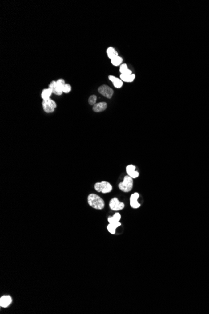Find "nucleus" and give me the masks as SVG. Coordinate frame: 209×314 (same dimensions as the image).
Returning a JSON list of instances; mask_svg holds the SVG:
<instances>
[{"label":"nucleus","instance_id":"obj_4","mask_svg":"<svg viewBox=\"0 0 209 314\" xmlns=\"http://www.w3.org/2000/svg\"><path fill=\"white\" fill-rule=\"evenodd\" d=\"M112 186L107 181H102L94 184V189L98 192L102 193H108L112 191Z\"/></svg>","mask_w":209,"mask_h":314},{"label":"nucleus","instance_id":"obj_21","mask_svg":"<svg viewBox=\"0 0 209 314\" xmlns=\"http://www.w3.org/2000/svg\"><path fill=\"white\" fill-rule=\"evenodd\" d=\"M71 90V87L70 84H65V85H64L63 87V93H65V94H68L69 93V92Z\"/></svg>","mask_w":209,"mask_h":314},{"label":"nucleus","instance_id":"obj_14","mask_svg":"<svg viewBox=\"0 0 209 314\" xmlns=\"http://www.w3.org/2000/svg\"><path fill=\"white\" fill-rule=\"evenodd\" d=\"M53 94V91L50 88H45L42 91V98L43 100H46L50 99V96Z\"/></svg>","mask_w":209,"mask_h":314},{"label":"nucleus","instance_id":"obj_17","mask_svg":"<svg viewBox=\"0 0 209 314\" xmlns=\"http://www.w3.org/2000/svg\"><path fill=\"white\" fill-rule=\"evenodd\" d=\"M135 78V74H131V75H120V79L122 81H124L125 82H131L134 80Z\"/></svg>","mask_w":209,"mask_h":314},{"label":"nucleus","instance_id":"obj_15","mask_svg":"<svg viewBox=\"0 0 209 314\" xmlns=\"http://www.w3.org/2000/svg\"><path fill=\"white\" fill-rule=\"evenodd\" d=\"M120 219H121L120 214L119 213H116L113 216H109L108 218V221L109 223H118V222H120Z\"/></svg>","mask_w":209,"mask_h":314},{"label":"nucleus","instance_id":"obj_18","mask_svg":"<svg viewBox=\"0 0 209 314\" xmlns=\"http://www.w3.org/2000/svg\"><path fill=\"white\" fill-rule=\"evenodd\" d=\"M120 71L121 74L123 75H131L132 74V71L128 68V67L126 64H122L121 65L120 67Z\"/></svg>","mask_w":209,"mask_h":314},{"label":"nucleus","instance_id":"obj_10","mask_svg":"<svg viewBox=\"0 0 209 314\" xmlns=\"http://www.w3.org/2000/svg\"><path fill=\"white\" fill-rule=\"evenodd\" d=\"M107 103L104 102H101L97 103L96 104H94L93 105V110L95 112H100L104 111V110L107 108Z\"/></svg>","mask_w":209,"mask_h":314},{"label":"nucleus","instance_id":"obj_6","mask_svg":"<svg viewBox=\"0 0 209 314\" xmlns=\"http://www.w3.org/2000/svg\"><path fill=\"white\" fill-rule=\"evenodd\" d=\"M109 206L110 209L113 211L122 210L125 208L124 203L120 201L117 198H113L110 200Z\"/></svg>","mask_w":209,"mask_h":314},{"label":"nucleus","instance_id":"obj_16","mask_svg":"<svg viewBox=\"0 0 209 314\" xmlns=\"http://www.w3.org/2000/svg\"><path fill=\"white\" fill-rule=\"evenodd\" d=\"M107 55H108V57L111 60H112L113 59H114L115 57L119 56L118 53L115 50V48H113V47L108 48V49L107 50Z\"/></svg>","mask_w":209,"mask_h":314},{"label":"nucleus","instance_id":"obj_7","mask_svg":"<svg viewBox=\"0 0 209 314\" xmlns=\"http://www.w3.org/2000/svg\"><path fill=\"white\" fill-rule=\"evenodd\" d=\"M99 93L107 98L111 99L113 95V90L106 85L100 86L98 89Z\"/></svg>","mask_w":209,"mask_h":314},{"label":"nucleus","instance_id":"obj_20","mask_svg":"<svg viewBox=\"0 0 209 314\" xmlns=\"http://www.w3.org/2000/svg\"><path fill=\"white\" fill-rule=\"evenodd\" d=\"M97 97L95 95H92L90 97H89V99H88V103L90 105H94V104H96V102H97Z\"/></svg>","mask_w":209,"mask_h":314},{"label":"nucleus","instance_id":"obj_12","mask_svg":"<svg viewBox=\"0 0 209 314\" xmlns=\"http://www.w3.org/2000/svg\"><path fill=\"white\" fill-rule=\"evenodd\" d=\"M109 79L113 82V85L115 86V88H120L122 87L123 85V82L121 79H119V78H117L115 77L114 76H112V75H110L108 77Z\"/></svg>","mask_w":209,"mask_h":314},{"label":"nucleus","instance_id":"obj_9","mask_svg":"<svg viewBox=\"0 0 209 314\" xmlns=\"http://www.w3.org/2000/svg\"><path fill=\"white\" fill-rule=\"evenodd\" d=\"M136 167L134 165H128L126 167V172L130 177H131L132 179H135L139 177V173L135 170Z\"/></svg>","mask_w":209,"mask_h":314},{"label":"nucleus","instance_id":"obj_8","mask_svg":"<svg viewBox=\"0 0 209 314\" xmlns=\"http://www.w3.org/2000/svg\"><path fill=\"white\" fill-rule=\"evenodd\" d=\"M139 196L140 195L138 193H135L130 196V206L132 208L137 209L140 207V204L138 202V199L139 198Z\"/></svg>","mask_w":209,"mask_h":314},{"label":"nucleus","instance_id":"obj_3","mask_svg":"<svg viewBox=\"0 0 209 314\" xmlns=\"http://www.w3.org/2000/svg\"><path fill=\"white\" fill-rule=\"evenodd\" d=\"M133 184H134L133 179L127 175L124 177L123 181L119 184V188L121 191L128 193L132 190Z\"/></svg>","mask_w":209,"mask_h":314},{"label":"nucleus","instance_id":"obj_13","mask_svg":"<svg viewBox=\"0 0 209 314\" xmlns=\"http://www.w3.org/2000/svg\"><path fill=\"white\" fill-rule=\"evenodd\" d=\"M121 226V223L120 222L118 223H109V225L107 226V230L112 234H114L115 233L116 229Z\"/></svg>","mask_w":209,"mask_h":314},{"label":"nucleus","instance_id":"obj_2","mask_svg":"<svg viewBox=\"0 0 209 314\" xmlns=\"http://www.w3.org/2000/svg\"><path fill=\"white\" fill-rule=\"evenodd\" d=\"M65 85V80L59 79L57 81H52L49 85V88L52 90L53 94L57 96H61L63 93V89Z\"/></svg>","mask_w":209,"mask_h":314},{"label":"nucleus","instance_id":"obj_5","mask_svg":"<svg viewBox=\"0 0 209 314\" xmlns=\"http://www.w3.org/2000/svg\"><path fill=\"white\" fill-rule=\"evenodd\" d=\"M42 106L45 112L51 113L54 111L56 107V104L54 100L50 99L46 100H43Z\"/></svg>","mask_w":209,"mask_h":314},{"label":"nucleus","instance_id":"obj_19","mask_svg":"<svg viewBox=\"0 0 209 314\" xmlns=\"http://www.w3.org/2000/svg\"><path fill=\"white\" fill-rule=\"evenodd\" d=\"M111 62L112 65H113L114 66H119L123 62V59L122 57L117 56L111 60Z\"/></svg>","mask_w":209,"mask_h":314},{"label":"nucleus","instance_id":"obj_1","mask_svg":"<svg viewBox=\"0 0 209 314\" xmlns=\"http://www.w3.org/2000/svg\"><path fill=\"white\" fill-rule=\"evenodd\" d=\"M88 205L96 210H102L105 207L103 199L96 194H90L88 196Z\"/></svg>","mask_w":209,"mask_h":314},{"label":"nucleus","instance_id":"obj_11","mask_svg":"<svg viewBox=\"0 0 209 314\" xmlns=\"http://www.w3.org/2000/svg\"><path fill=\"white\" fill-rule=\"evenodd\" d=\"M12 299L10 296L8 295H5L0 299V306L3 308L8 307L11 303Z\"/></svg>","mask_w":209,"mask_h":314}]
</instances>
